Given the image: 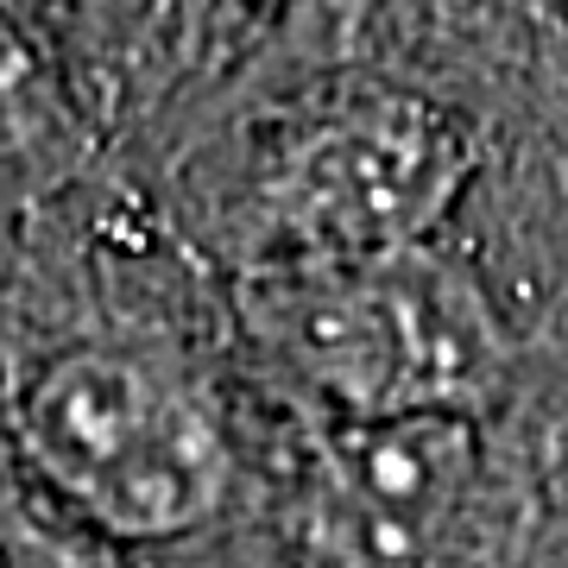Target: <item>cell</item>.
Segmentation results:
<instances>
[{
  "mask_svg": "<svg viewBox=\"0 0 568 568\" xmlns=\"http://www.w3.org/2000/svg\"><path fill=\"white\" fill-rule=\"evenodd\" d=\"M474 183V140L398 82H335L265 126L227 183L222 241L253 272H323L436 246Z\"/></svg>",
  "mask_w": 568,
  "mask_h": 568,
  "instance_id": "1",
  "label": "cell"
},
{
  "mask_svg": "<svg viewBox=\"0 0 568 568\" xmlns=\"http://www.w3.org/2000/svg\"><path fill=\"white\" fill-rule=\"evenodd\" d=\"M241 323L342 424L487 417L511 379V328L480 272L410 246L323 272L241 278Z\"/></svg>",
  "mask_w": 568,
  "mask_h": 568,
  "instance_id": "2",
  "label": "cell"
},
{
  "mask_svg": "<svg viewBox=\"0 0 568 568\" xmlns=\"http://www.w3.org/2000/svg\"><path fill=\"white\" fill-rule=\"evenodd\" d=\"M20 455L121 544H178L234 499V443L203 379L133 335L58 342L13 386Z\"/></svg>",
  "mask_w": 568,
  "mask_h": 568,
  "instance_id": "3",
  "label": "cell"
},
{
  "mask_svg": "<svg viewBox=\"0 0 568 568\" xmlns=\"http://www.w3.org/2000/svg\"><path fill=\"white\" fill-rule=\"evenodd\" d=\"M487 493L480 417L335 424L310 467V568H448Z\"/></svg>",
  "mask_w": 568,
  "mask_h": 568,
  "instance_id": "4",
  "label": "cell"
},
{
  "mask_svg": "<svg viewBox=\"0 0 568 568\" xmlns=\"http://www.w3.org/2000/svg\"><path fill=\"white\" fill-rule=\"evenodd\" d=\"M63 89L20 13L0 7V164L39 159L63 133Z\"/></svg>",
  "mask_w": 568,
  "mask_h": 568,
  "instance_id": "5",
  "label": "cell"
},
{
  "mask_svg": "<svg viewBox=\"0 0 568 568\" xmlns=\"http://www.w3.org/2000/svg\"><path fill=\"white\" fill-rule=\"evenodd\" d=\"M39 20H51L63 32V44H77V51H95L108 58V44L145 26L152 7H178V0H26Z\"/></svg>",
  "mask_w": 568,
  "mask_h": 568,
  "instance_id": "6",
  "label": "cell"
},
{
  "mask_svg": "<svg viewBox=\"0 0 568 568\" xmlns=\"http://www.w3.org/2000/svg\"><path fill=\"white\" fill-rule=\"evenodd\" d=\"M284 7H297V0H183V13H190V44L196 39H241L253 26L278 20Z\"/></svg>",
  "mask_w": 568,
  "mask_h": 568,
  "instance_id": "7",
  "label": "cell"
}]
</instances>
